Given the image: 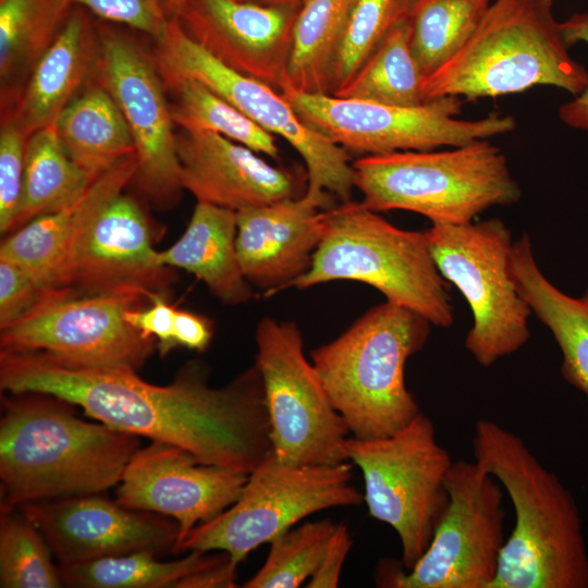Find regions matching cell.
Wrapping results in <instances>:
<instances>
[{"label":"cell","mask_w":588,"mask_h":588,"mask_svg":"<svg viewBox=\"0 0 588 588\" xmlns=\"http://www.w3.org/2000/svg\"><path fill=\"white\" fill-rule=\"evenodd\" d=\"M181 184L197 201L238 211L298 197L296 176L211 132L177 133Z\"/></svg>","instance_id":"7402d4cb"},{"label":"cell","mask_w":588,"mask_h":588,"mask_svg":"<svg viewBox=\"0 0 588 588\" xmlns=\"http://www.w3.org/2000/svg\"><path fill=\"white\" fill-rule=\"evenodd\" d=\"M46 289L26 269L0 257V328L26 314Z\"/></svg>","instance_id":"ab89813d"},{"label":"cell","mask_w":588,"mask_h":588,"mask_svg":"<svg viewBox=\"0 0 588 588\" xmlns=\"http://www.w3.org/2000/svg\"><path fill=\"white\" fill-rule=\"evenodd\" d=\"M354 186L366 208L406 210L431 224H465L522 197L502 150L478 139L446 150L362 156L352 162Z\"/></svg>","instance_id":"52a82bcc"},{"label":"cell","mask_w":588,"mask_h":588,"mask_svg":"<svg viewBox=\"0 0 588 588\" xmlns=\"http://www.w3.org/2000/svg\"><path fill=\"white\" fill-rule=\"evenodd\" d=\"M73 7L71 0H0L1 108L15 101Z\"/></svg>","instance_id":"83f0119b"},{"label":"cell","mask_w":588,"mask_h":588,"mask_svg":"<svg viewBox=\"0 0 588 588\" xmlns=\"http://www.w3.org/2000/svg\"><path fill=\"white\" fill-rule=\"evenodd\" d=\"M299 119L347 152L362 156L456 147L512 132L516 121L497 112L464 120V100L446 96L399 107L330 94L281 91Z\"/></svg>","instance_id":"8fae6325"},{"label":"cell","mask_w":588,"mask_h":588,"mask_svg":"<svg viewBox=\"0 0 588 588\" xmlns=\"http://www.w3.org/2000/svg\"><path fill=\"white\" fill-rule=\"evenodd\" d=\"M166 14L169 19L176 17L187 0H161Z\"/></svg>","instance_id":"7dc6e473"},{"label":"cell","mask_w":588,"mask_h":588,"mask_svg":"<svg viewBox=\"0 0 588 588\" xmlns=\"http://www.w3.org/2000/svg\"><path fill=\"white\" fill-rule=\"evenodd\" d=\"M269 7H302L306 0H241Z\"/></svg>","instance_id":"bcb514c9"},{"label":"cell","mask_w":588,"mask_h":588,"mask_svg":"<svg viewBox=\"0 0 588 588\" xmlns=\"http://www.w3.org/2000/svg\"><path fill=\"white\" fill-rule=\"evenodd\" d=\"M429 250L443 279L466 299L473 326L465 347L482 367L520 350L530 338L531 309L510 270L512 233L499 218L431 224Z\"/></svg>","instance_id":"30bf717a"},{"label":"cell","mask_w":588,"mask_h":588,"mask_svg":"<svg viewBox=\"0 0 588 588\" xmlns=\"http://www.w3.org/2000/svg\"><path fill=\"white\" fill-rule=\"evenodd\" d=\"M301 8L241 0H187L176 19L218 60L280 90Z\"/></svg>","instance_id":"d6986e66"},{"label":"cell","mask_w":588,"mask_h":588,"mask_svg":"<svg viewBox=\"0 0 588 588\" xmlns=\"http://www.w3.org/2000/svg\"><path fill=\"white\" fill-rule=\"evenodd\" d=\"M322 217L323 233L309 269L286 287L357 281L433 326L453 324L449 283L436 267L425 231L400 229L352 200L323 210Z\"/></svg>","instance_id":"8992f818"},{"label":"cell","mask_w":588,"mask_h":588,"mask_svg":"<svg viewBox=\"0 0 588 588\" xmlns=\"http://www.w3.org/2000/svg\"><path fill=\"white\" fill-rule=\"evenodd\" d=\"M236 231V211L197 201L183 235L158 252V262L193 273L224 304L246 303L254 292L238 261Z\"/></svg>","instance_id":"d4e9b609"},{"label":"cell","mask_w":588,"mask_h":588,"mask_svg":"<svg viewBox=\"0 0 588 588\" xmlns=\"http://www.w3.org/2000/svg\"><path fill=\"white\" fill-rule=\"evenodd\" d=\"M60 564L149 550L172 552L179 535L171 517L126 509L97 494L42 500L19 507Z\"/></svg>","instance_id":"ac0fdd59"},{"label":"cell","mask_w":588,"mask_h":588,"mask_svg":"<svg viewBox=\"0 0 588 588\" xmlns=\"http://www.w3.org/2000/svg\"><path fill=\"white\" fill-rule=\"evenodd\" d=\"M74 404L51 394L2 396L1 509L119 485L139 437L79 418Z\"/></svg>","instance_id":"7a4b0ae2"},{"label":"cell","mask_w":588,"mask_h":588,"mask_svg":"<svg viewBox=\"0 0 588 588\" xmlns=\"http://www.w3.org/2000/svg\"><path fill=\"white\" fill-rule=\"evenodd\" d=\"M560 29L568 47L588 45V12L573 13L560 22ZM560 120L569 127L588 131V85L575 98L559 108Z\"/></svg>","instance_id":"b9f144b4"},{"label":"cell","mask_w":588,"mask_h":588,"mask_svg":"<svg viewBox=\"0 0 588 588\" xmlns=\"http://www.w3.org/2000/svg\"><path fill=\"white\" fill-rule=\"evenodd\" d=\"M353 540L344 522L335 523L323 548L319 564L309 578L308 588H335L339 586L341 571L351 550Z\"/></svg>","instance_id":"7bdbcfd3"},{"label":"cell","mask_w":588,"mask_h":588,"mask_svg":"<svg viewBox=\"0 0 588 588\" xmlns=\"http://www.w3.org/2000/svg\"><path fill=\"white\" fill-rule=\"evenodd\" d=\"M346 454L363 474L369 515L394 529L403 566L411 569L449 505L445 481L454 461L438 442L433 422L420 412L392 436L348 437Z\"/></svg>","instance_id":"ba28073f"},{"label":"cell","mask_w":588,"mask_h":588,"mask_svg":"<svg viewBox=\"0 0 588 588\" xmlns=\"http://www.w3.org/2000/svg\"><path fill=\"white\" fill-rule=\"evenodd\" d=\"M154 551L143 550L87 562L60 564L63 585L74 588H163L176 587L184 577L207 568L222 555L188 551L180 560L163 562Z\"/></svg>","instance_id":"4dcf8cb0"},{"label":"cell","mask_w":588,"mask_h":588,"mask_svg":"<svg viewBox=\"0 0 588 588\" xmlns=\"http://www.w3.org/2000/svg\"><path fill=\"white\" fill-rule=\"evenodd\" d=\"M356 0H306L280 91L330 94L335 58Z\"/></svg>","instance_id":"f1b7e54d"},{"label":"cell","mask_w":588,"mask_h":588,"mask_svg":"<svg viewBox=\"0 0 588 588\" xmlns=\"http://www.w3.org/2000/svg\"><path fill=\"white\" fill-rule=\"evenodd\" d=\"M331 201L327 191L306 189L298 197L236 211V252L248 282L274 293L305 273Z\"/></svg>","instance_id":"44dd1931"},{"label":"cell","mask_w":588,"mask_h":588,"mask_svg":"<svg viewBox=\"0 0 588 588\" xmlns=\"http://www.w3.org/2000/svg\"><path fill=\"white\" fill-rule=\"evenodd\" d=\"M86 9L74 5L61 32L41 56L10 111L24 132L52 126L62 110L93 74L97 51V24Z\"/></svg>","instance_id":"cb8c5ba5"},{"label":"cell","mask_w":588,"mask_h":588,"mask_svg":"<svg viewBox=\"0 0 588 588\" xmlns=\"http://www.w3.org/2000/svg\"><path fill=\"white\" fill-rule=\"evenodd\" d=\"M148 307H135L125 313L126 321L142 334L157 342L160 355H167L176 347L174 341L175 308L167 301V295L155 293L149 295Z\"/></svg>","instance_id":"60d3db41"},{"label":"cell","mask_w":588,"mask_h":588,"mask_svg":"<svg viewBox=\"0 0 588 588\" xmlns=\"http://www.w3.org/2000/svg\"><path fill=\"white\" fill-rule=\"evenodd\" d=\"M93 179L65 152L53 125L34 132L27 142L23 191L11 231L69 204Z\"/></svg>","instance_id":"f546056e"},{"label":"cell","mask_w":588,"mask_h":588,"mask_svg":"<svg viewBox=\"0 0 588 588\" xmlns=\"http://www.w3.org/2000/svg\"><path fill=\"white\" fill-rule=\"evenodd\" d=\"M492 0H417L408 20L412 52L427 78L467 42Z\"/></svg>","instance_id":"836d02e7"},{"label":"cell","mask_w":588,"mask_h":588,"mask_svg":"<svg viewBox=\"0 0 588 588\" xmlns=\"http://www.w3.org/2000/svg\"><path fill=\"white\" fill-rule=\"evenodd\" d=\"M136 171L135 154L119 161L94 177L72 201L9 235L1 243L0 257L26 269L45 287L66 289L77 252L94 221L123 193Z\"/></svg>","instance_id":"603a6c76"},{"label":"cell","mask_w":588,"mask_h":588,"mask_svg":"<svg viewBox=\"0 0 588 588\" xmlns=\"http://www.w3.org/2000/svg\"><path fill=\"white\" fill-rule=\"evenodd\" d=\"M553 14V0H494L463 48L424 82L425 102L524 93L538 85L572 95L588 85Z\"/></svg>","instance_id":"5b68a950"},{"label":"cell","mask_w":588,"mask_h":588,"mask_svg":"<svg viewBox=\"0 0 588 588\" xmlns=\"http://www.w3.org/2000/svg\"><path fill=\"white\" fill-rule=\"evenodd\" d=\"M408 20L395 26L354 76L332 95L399 107L425 103L426 77L411 49Z\"/></svg>","instance_id":"1f68e13d"},{"label":"cell","mask_w":588,"mask_h":588,"mask_svg":"<svg viewBox=\"0 0 588 588\" xmlns=\"http://www.w3.org/2000/svg\"><path fill=\"white\" fill-rule=\"evenodd\" d=\"M256 344L275 457L296 465L348 462L351 434L305 355L297 324L266 317L257 326Z\"/></svg>","instance_id":"7c38bea8"},{"label":"cell","mask_w":588,"mask_h":588,"mask_svg":"<svg viewBox=\"0 0 588 588\" xmlns=\"http://www.w3.org/2000/svg\"><path fill=\"white\" fill-rule=\"evenodd\" d=\"M174 277L172 268L158 262L143 209L121 193L89 229L66 289L76 294L136 291L149 298L155 293L167 295Z\"/></svg>","instance_id":"ffe728a7"},{"label":"cell","mask_w":588,"mask_h":588,"mask_svg":"<svg viewBox=\"0 0 588 588\" xmlns=\"http://www.w3.org/2000/svg\"><path fill=\"white\" fill-rule=\"evenodd\" d=\"M248 474L200 463L187 451L151 441L128 462L115 501L130 510L171 517L179 535L172 552L197 525L230 507Z\"/></svg>","instance_id":"e0dca14e"},{"label":"cell","mask_w":588,"mask_h":588,"mask_svg":"<svg viewBox=\"0 0 588 588\" xmlns=\"http://www.w3.org/2000/svg\"><path fill=\"white\" fill-rule=\"evenodd\" d=\"M417 0H356L332 72L331 93L345 85L388 34L409 19Z\"/></svg>","instance_id":"8d00e7d4"},{"label":"cell","mask_w":588,"mask_h":588,"mask_svg":"<svg viewBox=\"0 0 588 588\" xmlns=\"http://www.w3.org/2000/svg\"><path fill=\"white\" fill-rule=\"evenodd\" d=\"M445 487L449 505L428 548L407 572L381 569V586L490 588L505 543L502 486L475 460H458Z\"/></svg>","instance_id":"9a60e30c"},{"label":"cell","mask_w":588,"mask_h":588,"mask_svg":"<svg viewBox=\"0 0 588 588\" xmlns=\"http://www.w3.org/2000/svg\"><path fill=\"white\" fill-rule=\"evenodd\" d=\"M173 333L176 346L203 352L212 339V327L206 318L197 314L176 309Z\"/></svg>","instance_id":"ee69618b"},{"label":"cell","mask_w":588,"mask_h":588,"mask_svg":"<svg viewBox=\"0 0 588 588\" xmlns=\"http://www.w3.org/2000/svg\"><path fill=\"white\" fill-rule=\"evenodd\" d=\"M105 22L119 24L151 37L166 30L169 17L161 0H71Z\"/></svg>","instance_id":"f35d334b"},{"label":"cell","mask_w":588,"mask_h":588,"mask_svg":"<svg viewBox=\"0 0 588 588\" xmlns=\"http://www.w3.org/2000/svg\"><path fill=\"white\" fill-rule=\"evenodd\" d=\"M53 127L69 157L91 177L135 154L122 111L94 77L62 110Z\"/></svg>","instance_id":"4316f807"},{"label":"cell","mask_w":588,"mask_h":588,"mask_svg":"<svg viewBox=\"0 0 588 588\" xmlns=\"http://www.w3.org/2000/svg\"><path fill=\"white\" fill-rule=\"evenodd\" d=\"M144 299L136 291L76 294L47 287L26 314L0 328V352H42L76 365L138 370L157 342L133 328L125 313Z\"/></svg>","instance_id":"5bb4252c"},{"label":"cell","mask_w":588,"mask_h":588,"mask_svg":"<svg viewBox=\"0 0 588 588\" xmlns=\"http://www.w3.org/2000/svg\"><path fill=\"white\" fill-rule=\"evenodd\" d=\"M510 270L519 294L561 350L563 378L588 397V290L573 297L551 283L526 233L513 243Z\"/></svg>","instance_id":"484cf974"},{"label":"cell","mask_w":588,"mask_h":588,"mask_svg":"<svg viewBox=\"0 0 588 588\" xmlns=\"http://www.w3.org/2000/svg\"><path fill=\"white\" fill-rule=\"evenodd\" d=\"M29 136L13 114L1 110L0 126V231H11L21 201L26 147Z\"/></svg>","instance_id":"74e56055"},{"label":"cell","mask_w":588,"mask_h":588,"mask_svg":"<svg viewBox=\"0 0 588 588\" xmlns=\"http://www.w3.org/2000/svg\"><path fill=\"white\" fill-rule=\"evenodd\" d=\"M473 450L515 512L490 588H588V550L571 491L520 437L491 419L476 421Z\"/></svg>","instance_id":"3957f363"},{"label":"cell","mask_w":588,"mask_h":588,"mask_svg":"<svg viewBox=\"0 0 588 588\" xmlns=\"http://www.w3.org/2000/svg\"><path fill=\"white\" fill-rule=\"evenodd\" d=\"M335 523L329 518L306 522L277 536L260 569L245 588H297L310 578Z\"/></svg>","instance_id":"d590c367"},{"label":"cell","mask_w":588,"mask_h":588,"mask_svg":"<svg viewBox=\"0 0 588 588\" xmlns=\"http://www.w3.org/2000/svg\"><path fill=\"white\" fill-rule=\"evenodd\" d=\"M154 56L163 78H195L269 133L285 139L302 157L307 189L351 200L354 171L348 152L308 127L273 86L228 66L193 39L176 17L157 39Z\"/></svg>","instance_id":"4fadbf2b"},{"label":"cell","mask_w":588,"mask_h":588,"mask_svg":"<svg viewBox=\"0 0 588 588\" xmlns=\"http://www.w3.org/2000/svg\"><path fill=\"white\" fill-rule=\"evenodd\" d=\"M430 327L419 314L385 301L311 352L310 360L351 437L392 436L420 413L405 383V365L424 348Z\"/></svg>","instance_id":"277c9868"},{"label":"cell","mask_w":588,"mask_h":588,"mask_svg":"<svg viewBox=\"0 0 588 588\" xmlns=\"http://www.w3.org/2000/svg\"><path fill=\"white\" fill-rule=\"evenodd\" d=\"M235 571L236 565L225 553L218 563L181 579L175 588H233Z\"/></svg>","instance_id":"f6af8a7d"},{"label":"cell","mask_w":588,"mask_h":588,"mask_svg":"<svg viewBox=\"0 0 588 588\" xmlns=\"http://www.w3.org/2000/svg\"><path fill=\"white\" fill-rule=\"evenodd\" d=\"M34 523L19 509H1L0 586L2 588H59L60 568Z\"/></svg>","instance_id":"e575fe53"},{"label":"cell","mask_w":588,"mask_h":588,"mask_svg":"<svg viewBox=\"0 0 588 588\" xmlns=\"http://www.w3.org/2000/svg\"><path fill=\"white\" fill-rule=\"evenodd\" d=\"M163 82L172 99L174 123L182 131L217 133L257 154L279 159L273 134L211 88L191 77H167Z\"/></svg>","instance_id":"d6a6232c"},{"label":"cell","mask_w":588,"mask_h":588,"mask_svg":"<svg viewBox=\"0 0 588 588\" xmlns=\"http://www.w3.org/2000/svg\"><path fill=\"white\" fill-rule=\"evenodd\" d=\"M97 32L93 77L110 93L127 122L142 189L160 208L171 207L183 189L177 133L155 56L109 22L97 23Z\"/></svg>","instance_id":"2e32d148"},{"label":"cell","mask_w":588,"mask_h":588,"mask_svg":"<svg viewBox=\"0 0 588 588\" xmlns=\"http://www.w3.org/2000/svg\"><path fill=\"white\" fill-rule=\"evenodd\" d=\"M193 360L157 385L127 367L83 366L42 352H0V387L51 394L111 428L176 445L200 463L249 474L271 451L259 370L221 388Z\"/></svg>","instance_id":"6da1fadb"},{"label":"cell","mask_w":588,"mask_h":588,"mask_svg":"<svg viewBox=\"0 0 588 588\" xmlns=\"http://www.w3.org/2000/svg\"><path fill=\"white\" fill-rule=\"evenodd\" d=\"M351 480L348 462L296 465L281 462L270 451L248 474L238 499L194 527L173 554L220 550L237 566L253 550L309 515L364 503V494Z\"/></svg>","instance_id":"9c48e42d"}]
</instances>
